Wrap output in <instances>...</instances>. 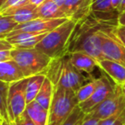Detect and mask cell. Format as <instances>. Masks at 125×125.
<instances>
[{
	"label": "cell",
	"mask_w": 125,
	"mask_h": 125,
	"mask_svg": "<svg viewBox=\"0 0 125 125\" xmlns=\"http://www.w3.org/2000/svg\"><path fill=\"white\" fill-rule=\"evenodd\" d=\"M15 46L6 39H0V51H12Z\"/></svg>",
	"instance_id": "cell-29"
},
{
	"label": "cell",
	"mask_w": 125,
	"mask_h": 125,
	"mask_svg": "<svg viewBox=\"0 0 125 125\" xmlns=\"http://www.w3.org/2000/svg\"><path fill=\"white\" fill-rule=\"evenodd\" d=\"M98 85V78H94L88 82L84 84L82 87H81L78 90L75 92L76 98L79 104L85 102L86 100L89 99L94 94L96 87Z\"/></svg>",
	"instance_id": "cell-23"
},
{
	"label": "cell",
	"mask_w": 125,
	"mask_h": 125,
	"mask_svg": "<svg viewBox=\"0 0 125 125\" xmlns=\"http://www.w3.org/2000/svg\"><path fill=\"white\" fill-rule=\"evenodd\" d=\"M52 1H53L54 3H56V4H57V5L59 6L60 8H62V10L64 11V5H65V0H52ZM65 12V11H64ZM67 15V14H66Z\"/></svg>",
	"instance_id": "cell-34"
},
{
	"label": "cell",
	"mask_w": 125,
	"mask_h": 125,
	"mask_svg": "<svg viewBox=\"0 0 125 125\" xmlns=\"http://www.w3.org/2000/svg\"><path fill=\"white\" fill-rule=\"evenodd\" d=\"M54 94V86L48 78H45L39 94H37L35 101L38 102L42 107L49 111Z\"/></svg>",
	"instance_id": "cell-20"
},
{
	"label": "cell",
	"mask_w": 125,
	"mask_h": 125,
	"mask_svg": "<svg viewBox=\"0 0 125 125\" xmlns=\"http://www.w3.org/2000/svg\"><path fill=\"white\" fill-rule=\"evenodd\" d=\"M26 111L36 125H47L49 111L42 107L38 102L33 100L27 104Z\"/></svg>",
	"instance_id": "cell-19"
},
{
	"label": "cell",
	"mask_w": 125,
	"mask_h": 125,
	"mask_svg": "<svg viewBox=\"0 0 125 125\" xmlns=\"http://www.w3.org/2000/svg\"><path fill=\"white\" fill-rule=\"evenodd\" d=\"M12 51H0V62L12 60Z\"/></svg>",
	"instance_id": "cell-30"
},
{
	"label": "cell",
	"mask_w": 125,
	"mask_h": 125,
	"mask_svg": "<svg viewBox=\"0 0 125 125\" xmlns=\"http://www.w3.org/2000/svg\"><path fill=\"white\" fill-rule=\"evenodd\" d=\"M36 9V6L28 3L23 5L18 6V7L10 8V9L1 11L0 15L10 16L18 24H22V23H26L32 20L39 18Z\"/></svg>",
	"instance_id": "cell-13"
},
{
	"label": "cell",
	"mask_w": 125,
	"mask_h": 125,
	"mask_svg": "<svg viewBox=\"0 0 125 125\" xmlns=\"http://www.w3.org/2000/svg\"><path fill=\"white\" fill-rule=\"evenodd\" d=\"M115 88L116 83L111 82L108 75H102L98 78V85L92 96L85 102L79 104V105L86 114H88L99 104L112 95L115 92Z\"/></svg>",
	"instance_id": "cell-9"
},
{
	"label": "cell",
	"mask_w": 125,
	"mask_h": 125,
	"mask_svg": "<svg viewBox=\"0 0 125 125\" xmlns=\"http://www.w3.org/2000/svg\"><path fill=\"white\" fill-rule=\"evenodd\" d=\"M118 13L119 14H121V13L124 12L125 11V0H123L121 3V4H120L119 8H118Z\"/></svg>",
	"instance_id": "cell-36"
},
{
	"label": "cell",
	"mask_w": 125,
	"mask_h": 125,
	"mask_svg": "<svg viewBox=\"0 0 125 125\" xmlns=\"http://www.w3.org/2000/svg\"><path fill=\"white\" fill-rule=\"evenodd\" d=\"M28 0H3L1 8H0V12L5 10L10 9V8L23 5V4H28Z\"/></svg>",
	"instance_id": "cell-26"
},
{
	"label": "cell",
	"mask_w": 125,
	"mask_h": 125,
	"mask_svg": "<svg viewBox=\"0 0 125 125\" xmlns=\"http://www.w3.org/2000/svg\"><path fill=\"white\" fill-rule=\"evenodd\" d=\"M68 20V18H59V19H45V18H36L26 23L19 24L11 33H10L6 37H9L15 33L21 32L35 33H49L52 30L55 29L61 24ZM5 37V38H6Z\"/></svg>",
	"instance_id": "cell-10"
},
{
	"label": "cell",
	"mask_w": 125,
	"mask_h": 125,
	"mask_svg": "<svg viewBox=\"0 0 125 125\" xmlns=\"http://www.w3.org/2000/svg\"><path fill=\"white\" fill-rule=\"evenodd\" d=\"M11 123H12V125H36L29 117L26 111Z\"/></svg>",
	"instance_id": "cell-27"
},
{
	"label": "cell",
	"mask_w": 125,
	"mask_h": 125,
	"mask_svg": "<svg viewBox=\"0 0 125 125\" xmlns=\"http://www.w3.org/2000/svg\"><path fill=\"white\" fill-rule=\"evenodd\" d=\"M99 122H100V119L99 118L87 115L82 125H99Z\"/></svg>",
	"instance_id": "cell-31"
},
{
	"label": "cell",
	"mask_w": 125,
	"mask_h": 125,
	"mask_svg": "<svg viewBox=\"0 0 125 125\" xmlns=\"http://www.w3.org/2000/svg\"><path fill=\"white\" fill-rule=\"evenodd\" d=\"M122 87H123V94H124V96H125V84H124V85H123V86H122Z\"/></svg>",
	"instance_id": "cell-38"
},
{
	"label": "cell",
	"mask_w": 125,
	"mask_h": 125,
	"mask_svg": "<svg viewBox=\"0 0 125 125\" xmlns=\"http://www.w3.org/2000/svg\"><path fill=\"white\" fill-rule=\"evenodd\" d=\"M104 24L96 20L92 15L77 23L70 40L69 53L73 52H83L95 58L99 62L104 60L101 40L99 30Z\"/></svg>",
	"instance_id": "cell-1"
},
{
	"label": "cell",
	"mask_w": 125,
	"mask_h": 125,
	"mask_svg": "<svg viewBox=\"0 0 125 125\" xmlns=\"http://www.w3.org/2000/svg\"><path fill=\"white\" fill-rule=\"evenodd\" d=\"M114 32L116 36L119 38V40L123 42V44L125 45V26H116L114 28Z\"/></svg>",
	"instance_id": "cell-28"
},
{
	"label": "cell",
	"mask_w": 125,
	"mask_h": 125,
	"mask_svg": "<svg viewBox=\"0 0 125 125\" xmlns=\"http://www.w3.org/2000/svg\"><path fill=\"white\" fill-rule=\"evenodd\" d=\"M18 25L19 24L10 16L0 15V39H5Z\"/></svg>",
	"instance_id": "cell-24"
},
{
	"label": "cell",
	"mask_w": 125,
	"mask_h": 125,
	"mask_svg": "<svg viewBox=\"0 0 125 125\" xmlns=\"http://www.w3.org/2000/svg\"><path fill=\"white\" fill-rule=\"evenodd\" d=\"M77 104L79 103L75 91L54 87L47 125H62Z\"/></svg>",
	"instance_id": "cell-5"
},
{
	"label": "cell",
	"mask_w": 125,
	"mask_h": 125,
	"mask_svg": "<svg viewBox=\"0 0 125 125\" xmlns=\"http://www.w3.org/2000/svg\"><path fill=\"white\" fill-rule=\"evenodd\" d=\"M91 15L101 22L118 25L119 13L113 8L111 0H93Z\"/></svg>",
	"instance_id": "cell-11"
},
{
	"label": "cell",
	"mask_w": 125,
	"mask_h": 125,
	"mask_svg": "<svg viewBox=\"0 0 125 125\" xmlns=\"http://www.w3.org/2000/svg\"><path fill=\"white\" fill-rule=\"evenodd\" d=\"M125 110V96L123 94V87L116 85L115 92L112 95L103 101L97 107L88 113V116L97 117L100 120L106 119L110 116L123 112Z\"/></svg>",
	"instance_id": "cell-7"
},
{
	"label": "cell",
	"mask_w": 125,
	"mask_h": 125,
	"mask_svg": "<svg viewBox=\"0 0 125 125\" xmlns=\"http://www.w3.org/2000/svg\"><path fill=\"white\" fill-rule=\"evenodd\" d=\"M92 2L93 0H65L64 11L69 19L78 23L91 15Z\"/></svg>",
	"instance_id": "cell-12"
},
{
	"label": "cell",
	"mask_w": 125,
	"mask_h": 125,
	"mask_svg": "<svg viewBox=\"0 0 125 125\" xmlns=\"http://www.w3.org/2000/svg\"><path fill=\"white\" fill-rule=\"evenodd\" d=\"M86 116L87 114L82 111L80 105L77 104L62 125H82Z\"/></svg>",
	"instance_id": "cell-25"
},
{
	"label": "cell",
	"mask_w": 125,
	"mask_h": 125,
	"mask_svg": "<svg viewBox=\"0 0 125 125\" xmlns=\"http://www.w3.org/2000/svg\"><path fill=\"white\" fill-rule=\"evenodd\" d=\"M1 125H12V123L5 119H1Z\"/></svg>",
	"instance_id": "cell-37"
},
{
	"label": "cell",
	"mask_w": 125,
	"mask_h": 125,
	"mask_svg": "<svg viewBox=\"0 0 125 125\" xmlns=\"http://www.w3.org/2000/svg\"><path fill=\"white\" fill-rule=\"evenodd\" d=\"M117 25L104 24L99 30L102 52L105 59L116 61L125 66V45L114 32Z\"/></svg>",
	"instance_id": "cell-6"
},
{
	"label": "cell",
	"mask_w": 125,
	"mask_h": 125,
	"mask_svg": "<svg viewBox=\"0 0 125 125\" xmlns=\"http://www.w3.org/2000/svg\"><path fill=\"white\" fill-rule=\"evenodd\" d=\"M28 78L10 83L8 96V112L10 123L18 118L27 108L26 89Z\"/></svg>",
	"instance_id": "cell-8"
},
{
	"label": "cell",
	"mask_w": 125,
	"mask_h": 125,
	"mask_svg": "<svg viewBox=\"0 0 125 125\" xmlns=\"http://www.w3.org/2000/svg\"><path fill=\"white\" fill-rule=\"evenodd\" d=\"M12 57L18 63L26 78L44 74L52 62V58L36 48H15L11 52Z\"/></svg>",
	"instance_id": "cell-4"
},
{
	"label": "cell",
	"mask_w": 125,
	"mask_h": 125,
	"mask_svg": "<svg viewBox=\"0 0 125 125\" xmlns=\"http://www.w3.org/2000/svg\"><path fill=\"white\" fill-rule=\"evenodd\" d=\"M45 78H46V76L44 74L33 75V76L28 78L26 89L27 104H29V103L33 102V100H35L37 94L40 92Z\"/></svg>",
	"instance_id": "cell-21"
},
{
	"label": "cell",
	"mask_w": 125,
	"mask_h": 125,
	"mask_svg": "<svg viewBox=\"0 0 125 125\" xmlns=\"http://www.w3.org/2000/svg\"><path fill=\"white\" fill-rule=\"evenodd\" d=\"M76 25L75 21L68 19L55 29L47 33L35 48L52 59L68 55L70 40Z\"/></svg>",
	"instance_id": "cell-3"
},
{
	"label": "cell",
	"mask_w": 125,
	"mask_h": 125,
	"mask_svg": "<svg viewBox=\"0 0 125 125\" xmlns=\"http://www.w3.org/2000/svg\"><path fill=\"white\" fill-rule=\"evenodd\" d=\"M99 68L116 85L123 86L125 84V66L123 64L110 59H104L99 62Z\"/></svg>",
	"instance_id": "cell-16"
},
{
	"label": "cell",
	"mask_w": 125,
	"mask_h": 125,
	"mask_svg": "<svg viewBox=\"0 0 125 125\" xmlns=\"http://www.w3.org/2000/svg\"><path fill=\"white\" fill-rule=\"evenodd\" d=\"M45 75L52 82L54 87L70 89L75 92L91 81L74 67L69 54L52 59Z\"/></svg>",
	"instance_id": "cell-2"
},
{
	"label": "cell",
	"mask_w": 125,
	"mask_h": 125,
	"mask_svg": "<svg viewBox=\"0 0 125 125\" xmlns=\"http://www.w3.org/2000/svg\"><path fill=\"white\" fill-rule=\"evenodd\" d=\"M122 1H123V0H111L112 6H113V8L116 10H118V8H119Z\"/></svg>",
	"instance_id": "cell-35"
},
{
	"label": "cell",
	"mask_w": 125,
	"mask_h": 125,
	"mask_svg": "<svg viewBox=\"0 0 125 125\" xmlns=\"http://www.w3.org/2000/svg\"><path fill=\"white\" fill-rule=\"evenodd\" d=\"M70 59L74 67L79 71L86 73L93 77L92 74L96 67H99V62L95 58L83 52H73L69 53Z\"/></svg>",
	"instance_id": "cell-15"
},
{
	"label": "cell",
	"mask_w": 125,
	"mask_h": 125,
	"mask_svg": "<svg viewBox=\"0 0 125 125\" xmlns=\"http://www.w3.org/2000/svg\"><path fill=\"white\" fill-rule=\"evenodd\" d=\"M26 78L18 63L14 60L0 62V81L13 83Z\"/></svg>",
	"instance_id": "cell-17"
},
{
	"label": "cell",
	"mask_w": 125,
	"mask_h": 125,
	"mask_svg": "<svg viewBox=\"0 0 125 125\" xmlns=\"http://www.w3.org/2000/svg\"><path fill=\"white\" fill-rule=\"evenodd\" d=\"M10 83L1 82L0 83V114L1 119H5L10 122L8 112V96Z\"/></svg>",
	"instance_id": "cell-22"
},
{
	"label": "cell",
	"mask_w": 125,
	"mask_h": 125,
	"mask_svg": "<svg viewBox=\"0 0 125 125\" xmlns=\"http://www.w3.org/2000/svg\"><path fill=\"white\" fill-rule=\"evenodd\" d=\"M46 0H28V3L31 4H33V5L36 6V7H38V6L41 5L42 4H43L44 2H45Z\"/></svg>",
	"instance_id": "cell-33"
},
{
	"label": "cell",
	"mask_w": 125,
	"mask_h": 125,
	"mask_svg": "<svg viewBox=\"0 0 125 125\" xmlns=\"http://www.w3.org/2000/svg\"><path fill=\"white\" fill-rule=\"evenodd\" d=\"M117 24L119 26H125V11L119 14L117 19Z\"/></svg>",
	"instance_id": "cell-32"
},
{
	"label": "cell",
	"mask_w": 125,
	"mask_h": 125,
	"mask_svg": "<svg viewBox=\"0 0 125 125\" xmlns=\"http://www.w3.org/2000/svg\"><path fill=\"white\" fill-rule=\"evenodd\" d=\"M39 18L45 19H59V18H68L66 13L62 10L56 3L52 0H46L41 5L36 9Z\"/></svg>",
	"instance_id": "cell-18"
},
{
	"label": "cell",
	"mask_w": 125,
	"mask_h": 125,
	"mask_svg": "<svg viewBox=\"0 0 125 125\" xmlns=\"http://www.w3.org/2000/svg\"><path fill=\"white\" fill-rule=\"evenodd\" d=\"M47 34L45 33H28V32H21V33H15L9 37H6L15 48L20 49H33L35 48L36 45L44 39V37Z\"/></svg>",
	"instance_id": "cell-14"
}]
</instances>
